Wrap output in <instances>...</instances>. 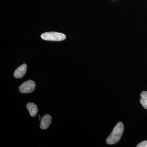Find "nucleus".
I'll return each mask as SVG.
<instances>
[{
	"label": "nucleus",
	"mask_w": 147,
	"mask_h": 147,
	"mask_svg": "<svg viewBox=\"0 0 147 147\" xmlns=\"http://www.w3.org/2000/svg\"><path fill=\"white\" fill-rule=\"evenodd\" d=\"M38 116H39V120H40V116L39 115H38Z\"/></svg>",
	"instance_id": "1a4fd4ad"
},
{
	"label": "nucleus",
	"mask_w": 147,
	"mask_h": 147,
	"mask_svg": "<svg viewBox=\"0 0 147 147\" xmlns=\"http://www.w3.org/2000/svg\"><path fill=\"white\" fill-rule=\"evenodd\" d=\"M27 69V65L26 64H23L16 69L14 71L13 76L16 79H21L26 74Z\"/></svg>",
	"instance_id": "20e7f679"
},
{
	"label": "nucleus",
	"mask_w": 147,
	"mask_h": 147,
	"mask_svg": "<svg viewBox=\"0 0 147 147\" xmlns=\"http://www.w3.org/2000/svg\"><path fill=\"white\" fill-rule=\"evenodd\" d=\"M137 147H147V141H144L139 143Z\"/></svg>",
	"instance_id": "6e6552de"
},
{
	"label": "nucleus",
	"mask_w": 147,
	"mask_h": 147,
	"mask_svg": "<svg viewBox=\"0 0 147 147\" xmlns=\"http://www.w3.org/2000/svg\"><path fill=\"white\" fill-rule=\"evenodd\" d=\"M27 109L30 113V115L32 117H35L38 112L37 106L33 102H28L26 105Z\"/></svg>",
	"instance_id": "423d86ee"
},
{
	"label": "nucleus",
	"mask_w": 147,
	"mask_h": 147,
	"mask_svg": "<svg viewBox=\"0 0 147 147\" xmlns=\"http://www.w3.org/2000/svg\"><path fill=\"white\" fill-rule=\"evenodd\" d=\"M36 83L31 80L24 82L19 87V92L23 94H27L34 92L35 89Z\"/></svg>",
	"instance_id": "7ed1b4c3"
},
{
	"label": "nucleus",
	"mask_w": 147,
	"mask_h": 147,
	"mask_svg": "<svg viewBox=\"0 0 147 147\" xmlns=\"http://www.w3.org/2000/svg\"><path fill=\"white\" fill-rule=\"evenodd\" d=\"M52 117L50 115L48 114L45 115L41 119L40 125V128L42 129H47L50 126L52 122Z\"/></svg>",
	"instance_id": "39448f33"
},
{
	"label": "nucleus",
	"mask_w": 147,
	"mask_h": 147,
	"mask_svg": "<svg viewBox=\"0 0 147 147\" xmlns=\"http://www.w3.org/2000/svg\"><path fill=\"white\" fill-rule=\"evenodd\" d=\"M141 98L140 102L145 109H147V92L144 91L141 93L140 94Z\"/></svg>",
	"instance_id": "0eeeda50"
},
{
	"label": "nucleus",
	"mask_w": 147,
	"mask_h": 147,
	"mask_svg": "<svg viewBox=\"0 0 147 147\" xmlns=\"http://www.w3.org/2000/svg\"><path fill=\"white\" fill-rule=\"evenodd\" d=\"M41 38L44 40L59 41L65 39L66 36L64 34L57 32H47L42 34Z\"/></svg>",
	"instance_id": "f03ea898"
},
{
	"label": "nucleus",
	"mask_w": 147,
	"mask_h": 147,
	"mask_svg": "<svg viewBox=\"0 0 147 147\" xmlns=\"http://www.w3.org/2000/svg\"><path fill=\"white\" fill-rule=\"evenodd\" d=\"M123 123L121 122H119L106 139L107 144L109 145L114 144L118 142L123 134Z\"/></svg>",
	"instance_id": "f257e3e1"
}]
</instances>
